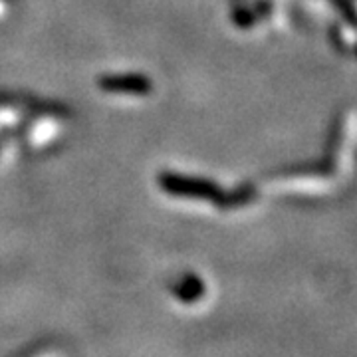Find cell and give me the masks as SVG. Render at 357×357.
Instances as JSON below:
<instances>
[]
</instances>
